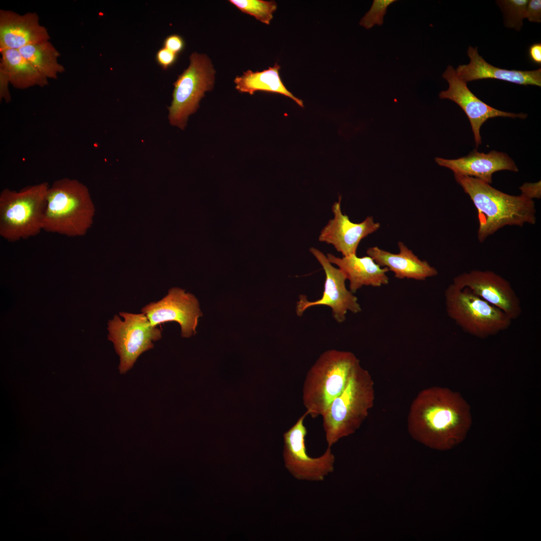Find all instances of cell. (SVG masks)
Instances as JSON below:
<instances>
[{"label":"cell","mask_w":541,"mask_h":541,"mask_svg":"<svg viewBox=\"0 0 541 541\" xmlns=\"http://www.w3.org/2000/svg\"><path fill=\"white\" fill-rule=\"evenodd\" d=\"M471 424L470 407L459 393L434 387L422 391L413 402L408 426L417 441L445 451L465 439Z\"/></svg>","instance_id":"6da1fadb"},{"label":"cell","mask_w":541,"mask_h":541,"mask_svg":"<svg viewBox=\"0 0 541 541\" xmlns=\"http://www.w3.org/2000/svg\"><path fill=\"white\" fill-rule=\"evenodd\" d=\"M454 175L477 210L479 241L483 242L506 225L522 226L526 223H535L536 209L533 200L521 194L505 193L476 178Z\"/></svg>","instance_id":"7a4b0ae2"},{"label":"cell","mask_w":541,"mask_h":541,"mask_svg":"<svg viewBox=\"0 0 541 541\" xmlns=\"http://www.w3.org/2000/svg\"><path fill=\"white\" fill-rule=\"evenodd\" d=\"M95 212L84 184L74 179L57 180L48 190L43 229L69 237L83 236L93 223Z\"/></svg>","instance_id":"3957f363"},{"label":"cell","mask_w":541,"mask_h":541,"mask_svg":"<svg viewBox=\"0 0 541 541\" xmlns=\"http://www.w3.org/2000/svg\"><path fill=\"white\" fill-rule=\"evenodd\" d=\"M374 383L369 372L358 363L343 392L322 415L328 447L356 432L373 406Z\"/></svg>","instance_id":"277c9868"},{"label":"cell","mask_w":541,"mask_h":541,"mask_svg":"<svg viewBox=\"0 0 541 541\" xmlns=\"http://www.w3.org/2000/svg\"><path fill=\"white\" fill-rule=\"evenodd\" d=\"M360 363L352 352L330 349L323 352L308 372L303 387V402L313 418L324 414L345 389L350 374Z\"/></svg>","instance_id":"5b68a950"},{"label":"cell","mask_w":541,"mask_h":541,"mask_svg":"<svg viewBox=\"0 0 541 541\" xmlns=\"http://www.w3.org/2000/svg\"><path fill=\"white\" fill-rule=\"evenodd\" d=\"M49 185L43 182L19 191L4 189L0 194V235L10 242L27 239L43 228Z\"/></svg>","instance_id":"8992f818"},{"label":"cell","mask_w":541,"mask_h":541,"mask_svg":"<svg viewBox=\"0 0 541 541\" xmlns=\"http://www.w3.org/2000/svg\"><path fill=\"white\" fill-rule=\"evenodd\" d=\"M444 296L448 317L473 336L486 338L507 329L511 324L512 320L503 311L467 288H459L452 283Z\"/></svg>","instance_id":"52a82bcc"},{"label":"cell","mask_w":541,"mask_h":541,"mask_svg":"<svg viewBox=\"0 0 541 541\" xmlns=\"http://www.w3.org/2000/svg\"><path fill=\"white\" fill-rule=\"evenodd\" d=\"M188 67L174 83L168 119L173 126L183 130L188 117L196 111L206 92L212 89L215 71L205 54L193 53Z\"/></svg>","instance_id":"ba28073f"},{"label":"cell","mask_w":541,"mask_h":541,"mask_svg":"<svg viewBox=\"0 0 541 541\" xmlns=\"http://www.w3.org/2000/svg\"><path fill=\"white\" fill-rule=\"evenodd\" d=\"M108 323V339L114 344L120 358L119 370L123 374L131 369L143 352L154 347L153 342L160 340L161 331L152 326L143 313H119Z\"/></svg>","instance_id":"9c48e42d"},{"label":"cell","mask_w":541,"mask_h":541,"mask_svg":"<svg viewBox=\"0 0 541 541\" xmlns=\"http://www.w3.org/2000/svg\"><path fill=\"white\" fill-rule=\"evenodd\" d=\"M308 415L306 411L284 433L283 458L285 467L296 479L320 481L333 472L335 458L328 447L319 457H312L308 454L305 442L307 430L304 422Z\"/></svg>","instance_id":"30bf717a"},{"label":"cell","mask_w":541,"mask_h":541,"mask_svg":"<svg viewBox=\"0 0 541 541\" xmlns=\"http://www.w3.org/2000/svg\"><path fill=\"white\" fill-rule=\"evenodd\" d=\"M309 250L325 272L324 291L322 298L315 301H308L305 295H300L296 307L297 315L301 317L307 309L312 307L327 306L331 308L335 321L342 323L345 321L348 311L354 314L361 312L362 309L358 298L346 287L347 278L343 272L334 266L327 255L319 249L312 247Z\"/></svg>","instance_id":"8fae6325"},{"label":"cell","mask_w":541,"mask_h":541,"mask_svg":"<svg viewBox=\"0 0 541 541\" xmlns=\"http://www.w3.org/2000/svg\"><path fill=\"white\" fill-rule=\"evenodd\" d=\"M453 284L467 288L473 294L503 311L512 320L521 314L519 299L510 284L491 270H473L456 276Z\"/></svg>","instance_id":"7c38bea8"},{"label":"cell","mask_w":541,"mask_h":541,"mask_svg":"<svg viewBox=\"0 0 541 541\" xmlns=\"http://www.w3.org/2000/svg\"><path fill=\"white\" fill-rule=\"evenodd\" d=\"M141 313L155 327L165 322H177L181 327L182 337L185 338L196 334L198 319L202 316L195 297L178 288L170 289L161 300L146 305Z\"/></svg>","instance_id":"4fadbf2b"},{"label":"cell","mask_w":541,"mask_h":541,"mask_svg":"<svg viewBox=\"0 0 541 541\" xmlns=\"http://www.w3.org/2000/svg\"><path fill=\"white\" fill-rule=\"evenodd\" d=\"M442 77L449 84V88L441 91L440 99H447L458 104L467 115L472 128L476 147L481 143L480 129L481 125L488 119L496 117L519 118L525 119L527 114L506 112L494 108L477 98L458 76L456 70L452 66H448L442 74Z\"/></svg>","instance_id":"5bb4252c"},{"label":"cell","mask_w":541,"mask_h":541,"mask_svg":"<svg viewBox=\"0 0 541 541\" xmlns=\"http://www.w3.org/2000/svg\"><path fill=\"white\" fill-rule=\"evenodd\" d=\"M342 196L332 205L334 217L330 219L320 232L319 240L332 244L343 256L356 254L358 245L362 239L377 231L380 227L371 216L359 223L352 222L348 215L343 213Z\"/></svg>","instance_id":"9a60e30c"},{"label":"cell","mask_w":541,"mask_h":541,"mask_svg":"<svg viewBox=\"0 0 541 541\" xmlns=\"http://www.w3.org/2000/svg\"><path fill=\"white\" fill-rule=\"evenodd\" d=\"M49 39L46 28L40 24L36 13L22 15L12 11L0 10V51L19 50Z\"/></svg>","instance_id":"2e32d148"},{"label":"cell","mask_w":541,"mask_h":541,"mask_svg":"<svg viewBox=\"0 0 541 541\" xmlns=\"http://www.w3.org/2000/svg\"><path fill=\"white\" fill-rule=\"evenodd\" d=\"M435 160L440 166L451 170L454 174L476 178L489 184L492 183V174L495 172L518 170L514 162L506 154L494 150L487 154L473 150L468 155L457 159L436 157Z\"/></svg>","instance_id":"e0dca14e"},{"label":"cell","mask_w":541,"mask_h":541,"mask_svg":"<svg viewBox=\"0 0 541 541\" xmlns=\"http://www.w3.org/2000/svg\"><path fill=\"white\" fill-rule=\"evenodd\" d=\"M399 252L393 253L378 246L369 247L368 256L381 267H386L397 279L424 281L436 276L438 271L427 261L421 260L402 241H399Z\"/></svg>","instance_id":"ac0fdd59"},{"label":"cell","mask_w":541,"mask_h":541,"mask_svg":"<svg viewBox=\"0 0 541 541\" xmlns=\"http://www.w3.org/2000/svg\"><path fill=\"white\" fill-rule=\"evenodd\" d=\"M470 62L459 65L456 70L460 79L464 82L483 79L501 80L522 85L541 86V69L532 71L509 70L494 67L480 56L477 47L467 50Z\"/></svg>","instance_id":"d6986e66"},{"label":"cell","mask_w":541,"mask_h":541,"mask_svg":"<svg viewBox=\"0 0 541 541\" xmlns=\"http://www.w3.org/2000/svg\"><path fill=\"white\" fill-rule=\"evenodd\" d=\"M327 257L343 272L350 282V291L353 294L363 286L379 287L389 283L388 269L380 266L368 255L360 257L352 254L339 257L327 253Z\"/></svg>","instance_id":"ffe728a7"},{"label":"cell","mask_w":541,"mask_h":541,"mask_svg":"<svg viewBox=\"0 0 541 541\" xmlns=\"http://www.w3.org/2000/svg\"><path fill=\"white\" fill-rule=\"evenodd\" d=\"M0 52V71L6 75L13 87L24 89L35 86L43 87L48 84V79L41 75L18 50L5 49Z\"/></svg>","instance_id":"44dd1931"},{"label":"cell","mask_w":541,"mask_h":541,"mask_svg":"<svg viewBox=\"0 0 541 541\" xmlns=\"http://www.w3.org/2000/svg\"><path fill=\"white\" fill-rule=\"evenodd\" d=\"M281 66L277 63L274 67L262 71L247 70L234 80L235 88L240 92L253 95L256 91H264L280 94L293 100L303 107L302 100L294 96L283 84L279 74Z\"/></svg>","instance_id":"7402d4cb"},{"label":"cell","mask_w":541,"mask_h":541,"mask_svg":"<svg viewBox=\"0 0 541 541\" xmlns=\"http://www.w3.org/2000/svg\"><path fill=\"white\" fill-rule=\"evenodd\" d=\"M18 50L41 75L47 79H57L58 74L65 71L64 67L58 61L60 53L49 41L28 45Z\"/></svg>","instance_id":"603a6c76"},{"label":"cell","mask_w":541,"mask_h":541,"mask_svg":"<svg viewBox=\"0 0 541 541\" xmlns=\"http://www.w3.org/2000/svg\"><path fill=\"white\" fill-rule=\"evenodd\" d=\"M229 2L244 13L253 16L261 22L269 25L277 8L275 1L261 0H230Z\"/></svg>","instance_id":"cb8c5ba5"},{"label":"cell","mask_w":541,"mask_h":541,"mask_svg":"<svg viewBox=\"0 0 541 541\" xmlns=\"http://www.w3.org/2000/svg\"><path fill=\"white\" fill-rule=\"evenodd\" d=\"M505 16L506 27L519 31L522 21L525 18L527 0H505L497 1Z\"/></svg>","instance_id":"d4e9b609"},{"label":"cell","mask_w":541,"mask_h":541,"mask_svg":"<svg viewBox=\"0 0 541 541\" xmlns=\"http://www.w3.org/2000/svg\"><path fill=\"white\" fill-rule=\"evenodd\" d=\"M396 1L374 0L370 10L361 19L359 24L367 29H370L376 25H382L388 7Z\"/></svg>","instance_id":"484cf974"},{"label":"cell","mask_w":541,"mask_h":541,"mask_svg":"<svg viewBox=\"0 0 541 541\" xmlns=\"http://www.w3.org/2000/svg\"><path fill=\"white\" fill-rule=\"evenodd\" d=\"M177 55L167 48L162 47L157 52L155 60L159 66L164 70H167L175 64Z\"/></svg>","instance_id":"4316f807"},{"label":"cell","mask_w":541,"mask_h":541,"mask_svg":"<svg viewBox=\"0 0 541 541\" xmlns=\"http://www.w3.org/2000/svg\"><path fill=\"white\" fill-rule=\"evenodd\" d=\"M164 47L171 51L178 54L182 51L185 47L183 39L177 34H172L167 36L163 42Z\"/></svg>","instance_id":"83f0119b"},{"label":"cell","mask_w":541,"mask_h":541,"mask_svg":"<svg viewBox=\"0 0 541 541\" xmlns=\"http://www.w3.org/2000/svg\"><path fill=\"white\" fill-rule=\"evenodd\" d=\"M525 18L531 22H541V1L530 0L528 1L526 10Z\"/></svg>","instance_id":"f1b7e54d"},{"label":"cell","mask_w":541,"mask_h":541,"mask_svg":"<svg viewBox=\"0 0 541 541\" xmlns=\"http://www.w3.org/2000/svg\"><path fill=\"white\" fill-rule=\"evenodd\" d=\"M521 195L533 200L539 198L541 196L540 181L536 183H525L519 187Z\"/></svg>","instance_id":"f546056e"},{"label":"cell","mask_w":541,"mask_h":541,"mask_svg":"<svg viewBox=\"0 0 541 541\" xmlns=\"http://www.w3.org/2000/svg\"><path fill=\"white\" fill-rule=\"evenodd\" d=\"M0 98L1 99H4L5 101L9 102L11 100V96L8 89L9 81L6 75L2 71H0Z\"/></svg>","instance_id":"4dcf8cb0"},{"label":"cell","mask_w":541,"mask_h":541,"mask_svg":"<svg viewBox=\"0 0 541 541\" xmlns=\"http://www.w3.org/2000/svg\"><path fill=\"white\" fill-rule=\"evenodd\" d=\"M528 56L531 61L537 65L541 64V43L531 45L528 49Z\"/></svg>","instance_id":"1f68e13d"}]
</instances>
